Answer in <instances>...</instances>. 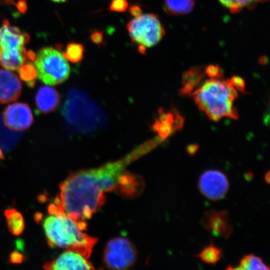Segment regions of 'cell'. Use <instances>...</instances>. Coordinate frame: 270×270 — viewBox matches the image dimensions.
<instances>
[{
	"mask_svg": "<svg viewBox=\"0 0 270 270\" xmlns=\"http://www.w3.org/2000/svg\"><path fill=\"white\" fill-rule=\"evenodd\" d=\"M156 146L152 140L116 162L70 173L61 183L56 199L69 217L87 226V221L105 204V193L115 190L128 166Z\"/></svg>",
	"mask_w": 270,
	"mask_h": 270,
	"instance_id": "6da1fadb",
	"label": "cell"
},
{
	"mask_svg": "<svg viewBox=\"0 0 270 270\" xmlns=\"http://www.w3.org/2000/svg\"><path fill=\"white\" fill-rule=\"evenodd\" d=\"M30 40L27 33H22L19 28L11 26L9 21L5 20L0 28V48L15 50L25 49V45Z\"/></svg>",
	"mask_w": 270,
	"mask_h": 270,
	"instance_id": "4fadbf2b",
	"label": "cell"
},
{
	"mask_svg": "<svg viewBox=\"0 0 270 270\" xmlns=\"http://www.w3.org/2000/svg\"><path fill=\"white\" fill-rule=\"evenodd\" d=\"M234 269L245 270H269L270 267L264 263L263 259L254 255L243 256L240 260L239 266Z\"/></svg>",
	"mask_w": 270,
	"mask_h": 270,
	"instance_id": "7402d4cb",
	"label": "cell"
},
{
	"mask_svg": "<svg viewBox=\"0 0 270 270\" xmlns=\"http://www.w3.org/2000/svg\"><path fill=\"white\" fill-rule=\"evenodd\" d=\"M44 269L53 270L94 269L88 258L73 250H66L55 260L47 262Z\"/></svg>",
	"mask_w": 270,
	"mask_h": 270,
	"instance_id": "8fae6325",
	"label": "cell"
},
{
	"mask_svg": "<svg viewBox=\"0 0 270 270\" xmlns=\"http://www.w3.org/2000/svg\"><path fill=\"white\" fill-rule=\"evenodd\" d=\"M269 0H219L222 5L228 9L232 13H237L245 9L252 10L260 3Z\"/></svg>",
	"mask_w": 270,
	"mask_h": 270,
	"instance_id": "44dd1931",
	"label": "cell"
},
{
	"mask_svg": "<svg viewBox=\"0 0 270 270\" xmlns=\"http://www.w3.org/2000/svg\"><path fill=\"white\" fill-rule=\"evenodd\" d=\"M90 40L95 45H101L103 42V31L100 30L93 31L92 34H91Z\"/></svg>",
	"mask_w": 270,
	"mask_h": 270,
	"instance_id": "f546056e",
	"label": "cell"
},
{
	"mask_svg": "<svg viewBox=\"0 0 270 270\" xmlns=\"http://www.w3.org/2000/svg\"><path fill=\"white\" fill-rule=\"evenodd\" d=\"M49 213L43 226L50 247L73 250L89 258L97 239L84 232L87 226L69 217L56 199Z\"/></svg>",
	"mask_w": 270,
	"mask_h": 270,
	"instance_id": "7a4b0ae2",
	"label": "cell"
},
{
	"mask_svg": "<svg viewBox=\"0 0 270 270\" xmlns=\"http://www.w3.org/2000/svg\"><path fill=\"white\" fill-rule=\"evenodd\" d=\"M200 191L203 196L212 201L224 199L229 190V183L225 174L221 171H206L200 176L199 181Z\"/></svg>",
	"mask_w": 270,
	"mask_h": 270,
	"instance_id": "ba28073f",
	"label": "cell"
},
{
	"mask_svg": "<svg viewBox=\"0 0 270 270\" xmlns=\"http://www.w3.org/2000/svg\"><path fill=\"white\" fill-rule=\"evenodd\" d=\"M264 180H265L267 183L270 184V170L267 172L265 175H264Z\"/></svg>",
	"mask_w": 270,
	"mask_h": 270,
	"instance_id": "e575fe53",
	"label": "cell"
},
{
	"mask_svg": "<svg viewBox=\"0 0 270 270\" xmlns=\"http://www.w3.org/2000/svg\"><path fill=\"white\" fill-rule=\"evenodd\" d=\"M260 62L262 65H265L268 62V59L265 57H263L260 58Z\"/></svg>",
	"mask_w": 270,
	"mask_h": 270,
	"instance_id": "8d00e7d4",
	"label": "cell"
},
{
	"mask_svg": "<svg viewBox=\"0 0 270 270\" xmlns=\"http://www.w3.org/2000/svg\"><path fill=\"white\" fill-rule=\"evenodd\" d=\"M205 73L212 79H220L223 76V71L221 70L220 66L219 65H211L207 66L205 69Z\"/></svg>",
	"mask_w": 270,
	"mask_h": 270,
	"instance_id": "4316f807",
	"label": "cell"
},
{
	"mask_svg": "<svg viewBox=\"0 0 270 270\" xmlns=\"http://www.w3.org/2000/svg\"><path fill=\"white\" fill-rule=\"evenodd\" d=\"M52 1L55 3H58V4H60V3H64L66 1H68V0H52Z\"/></svg>",
	"mask_w": 270,
	"mask_h": 270,
	"instance_id": "ab89813d",
	"label": "cell"
},
{
	"mask_svg": "<svg viewBox=\"0 0 270 270\" xmlns=\"http://www.w3.org/2000/svg\"><path fill=\"white\" fill-rule=\"evenodd\" d=\"M207 74L202 66H195L184 72L182 76L181 84L183 87L180 91L181 96L190 95L201 82Z\"/></svg>",
	"mask_w": 270,
	"mask_h": 270,
	"instance_id": "ac0fdd59",
	"label": "cell"
},
{
	"mask_svg": "<svg viewBox=\"0 0 270 270\" xmlns=\"http://www.w3.org/2000/svg\"><path fill=\"white\" fill-rule=\"evenodd\" d=\"M145 183L140 176L126 172L123 174L114 192L126 199H132L143 191Z\"/></svg>",
	"mask_w": 270,
	"mask_h": 270,
	"instance_id": "9a60e30c",
	"label": "cell"
},
{
	"mask_svg": "<svg viewBox=\"0 0 270 270\" xmlns=\"http://www.w3.org/2000/svg\"><path fill=\"white\" fill-rule=\"evenodd\" d=\"M5 156L4 153H3V151L2 150V149L0 148V160H4Z\"/></svg>",
	"mask_w": 270,
	"mask_h": 270,
	"instance_id": "f35d334b",
	"label": "cell"
},
{
	"mask_svg": "<svg viewBox=\"0 0 270 270\" xmlns=\"http://www.w3.org/2000/svg\"><path fill=\"white\" fill-rule=\"evenodd\" d=\"M128 7V0H111L109 9L111 12L123 13L127 11Z\"/></svg>",
	"mask_w": 270,
	"mask_h": 270,
	"instance_id": "484cf974",
	"label": "cell"
},
{
	"mask_svg": "<svg viewBox=\"0 0 270 270\" xmlns=\"http://www.w3.org/2000/svg\"><path fill=\"white\" fill-rule=\"evenodd\" d=\"M137 251L135 245L124 237H117L107 243L103 253V261L107 268L127 269L135 264Z\"/></svg>",
	"mask_w": 270,
	"mask_h": 270,
	"instance_id": "52a82bcc",
	"label": "cell"
},
{
	"mask_svg": "<svg viewBox=\"0 0 270 270\" xmlns=\"http://www.w3.org/2000/svg\"><path fill=\"white\" fill-rule=\"evenodd\" d=\"M22 84L17 74L0 69V104L12 102L20 97Z\"/></svg>",
	"mask_w": 270,
	"mask_h": 270,
	"instance_id": "5bb4252c",
	"label": "cell"
},
{
	"mask_svg": "<svg viewBox=\"0 0 270 270\" xmlns=\"http://www.w3.org/2000/svg\"><path fill=\"white\" fill-rule=\"evenodd\" d=\"M62 114L72 132L88 133L105 127L106 118L102 109L83 91H69Z\"/></svg>",
	"mask_w": 270,
	"mask_h": 270,
	"instance_id": "277c9868",
	"label": "cell"
},
{
	"mask_svg": "<svg viewBox=\"0 0 270 270\" xmlns=\"http://www.w3.org/2000/svg\"><path fill=\"white\" fill-rule=\"evenodd\" d=\"M201 224L213 236L224 239H229L234 232V225L226 210L206 211L203 213Z\"/></svg>",
	"mask_w": 270,
	"mask_h": 270,
	"instance_id": "9c48e42d",
	"label": "cell"
},
{
	"mask_svg": "<svg viewBox=\"0 0 270 270\" xmlns=\"http://www.w3.org/2000/svg\"><path fill=\"white\" fill-rule=\"evenodd\" d=\"M190 95L200 110L212 121L217 122L223 118L239 119V113L234 106L238 93L229 80H208Z\"/></svg>",
	"mask_w": 270,
	"mask_h": 270,
	"instance_id": "3957f363",
	"label": "cell"
},
{
	"mask_svg": "<svg viewBox=\"0 0 270 270\" xmlns=\"http://www.w3.org/2000/svg\"><path fill=\"white\" fill-rule=\"evenodd\" d=\"M130 13L133 17H138L139 16L142 15V10H141L140 6L135 5L130 7Z\"/></svg>",
	"mask_w": 270,
	"mask_h": 270,
	"instance_id": "4dcf8cb0",
	"label": "cell"
},
{
	"mask_svg": "<svg viewBox=\"0 0 270 270\" xmlns=\"http://www.w3.org/2000/svg\"><path fill=\"white\" fill-rule=\"evenodd\" d=\"M34 219H35L36 221H41L42 219V215L41 214L36 213L35 216H34Z\"/></svg>",
	"mask_w": 270,
	"mask_h": 270,
	"instance_id": "74e56055",
	"label": "cell"
},
{
	"mask_svg": "<svg viewBox=\"0 0 270 270\" xmlns=\"http://www.w3.org/2000/svg\"><path fill=\"white\" fill-rule=\"evenodd\" d=\"M84 45L77 43H71L67 45L65 52L62 54L66 60L72 63H77L84 60Z\"/></svg>",
	"mask_w": 270,
	"mask_h": 270,
	"instance_id": "cb8c5ba5",
	"label": "cell"
},
{
	"mask_svg": "<svg viewBox=\"0 0 270 270\" xmlns=\"http://www.w3.org/2000/svg\"><path fill=\"white\" fill-rule=\"evenodd\" d=\"M127 28L133 43L148 48L159 44L165 34L161 21L154 13L135 17L128 23Z\"/></svg>",
	"mask_w": 270,
	"mask_h": 270,
	"instance_id": "8992f818",
	"label": "cell"
},
{
	"mask_svg": "<svg viewBox=\"0 0 270 270\" xmlns=\"http://www.w3.org/2000/svg\"><path fill=\"white\" fill-rule=\"evenodd\" d=\"M264 122H265V124L267 125H270V108L268 115H266L265 118H264Z\"/></svg>",
	"mask_w": 270,
	"mask_h": 270,
	"instance_id": "d590c367",
	"label": "cell"
},
{
	"mask_svg": "<svg viewBox=\"0 0 270 270\" xmlns=\"http://www.w3.org/2000/svg\"><path fill=\"white\" fill-rule=\"evenodd\" d=\"M4 215L6 218L8 228L11 234L15 236H18L22 234L25 227L22 214L15 208H9L5 210Z\"/></svg>",
	"mask_w": 270,
	"mask_h": 270,
	"instance_id": "ffe728a7",
	"label": "cell"
},
{
	"mask_svg": "<svg viewBox=\"0 0 270 270\" xmlns=\"http://www.w3.org/2000/svg\"><path fill=\"white\" fill-rule=\"evenodd\" d=\"M34 65L38 79L47 85L63 84L70 75V67L62 53L52 47H45L37 54Z\"/></svg>",
	"mask_w": 270,
	"mask_h": 270,
	"instance_id": "5b68a950",
	"label": "cell"
},
{
	"mask_svg": "<svg viewBox=\"0 0 270 270\" xmlns=\"http://www.w3.org/2000/svg\"><path fill=\"white\" fill-rule=\"evenodd\" d=\"M200 146L198 144H191L186 147L187 153L190 156H194L199 151Z\"/></svg>",
	"mask_w": 270,
	"mask_h": 270,
	"instance_id": "1f68e13d",
	"label": "cell"
},
{
	"mask_svg": "<svg viewBox=\"0 0 270 270\" xmlns=\"http://www.w3.org/2000/svg\"><path fill=\"white\" fill-rule=\"evenodd\" d=\"M19 70L21 79L25 82L29 87L33 88L35 85L37 77L35 66L31 63H26L21 66Z\"/></svg>",
	"mask_w": 270,
	"mask_h": 270,
	"instance_id": "d4e9b609",
	"label": "cell"
},
{
	"mask_svg": "<svg viewBox=\"0 0 270 270\" xmlns=\"http://www.w3.org/2000/svg\"><path fill=\"white\" fill-rule=\"evenodd\" d=\"M195 0H165L164 9L169 15L189 14L194 10Z\"/></svg>",
	"mask_w": 270,
	"mask_h": 270,
	"instance_id": "d6986e66",
	"label": "cell"
},
{
	"mask_svg": "<svg viewBox=\"0 0 270 270\" xmlns=\"http://www.w3.org/2000/svg\"><path fill=\"white\" fill-rule=\"evenodd\" d=\"M25 260V256L20 251H14L10 254V261L13 264L22 263Z\"/></svg>",
	"mask_w": 270,
	"mask_h": 270,
	"instance_id": "f1b7e54d",
	"label": "cell"
},
{
	"mask_svg": "<svg viewBox=\"0 0 270 270\" xmlns=\"http://www.w3.org/2000/svg\"><path fill=\"white\" fill-rule=\"evenodd\" d=\"M27 55L25 49L23 50H5L0 48V65L9 70H19L26 63Z\"/></svg>",
	"mask_w": 270,
	"mask_h": 270,
	"instance_id": "e0dca14e",
	"label": "cell"
},
{
	"mask_svg": "<svg viewBox=\"0 0 270 270\" xmlns=\"http://www.w3.org/2000/svg\"><path fill=\"white\" fill-rule=\"evenodd\" d=\"M222 251L223 250L220 248L211 243V245L206 247L197 256L205 263L215 265L220 260Z\"/></svg>",
	"mask_w": 270,
	"mask_h": 270,
	"instance_id": "603a6c76",
	"label": "cell"
},
{
	"mask_svg": "<svg viewBox=\"0 0 270 270\" xmlns=\"http://www.w3.org/2000/svg\"><path fill=\"white\" fill-rule=\"evenodd\" d=\"M229 82L235 90L243 93H247L245 90V82L242 78L234 76L230 80H229Z\"/></svg>",
	"mask_w": 270,
	"mask_h": 270,
	"instance_id": "83f0119b",
	"label": "cell"
},
{
	"mask_svg": "<svg viewBox=\"0 0 270 270\" xmlns=\"http://www.w3.org/2000/svg\"><path fill=\"white\" fill-rule=\"evenodd\" d=\"M3 118L5 126L14 131L28 129L33 122L31 109L28 104L25 103H16L8 106Z\"/></svg>",
	"mask_w": 270,
	"mask_h": 270,
	"instance_id": "30bf717a",
	"label": "cell"
},
{
	"mask_svg": "<svg viewBox=\"0 0 270 270\" xmlns=\"http://www.w3.org/2000/svg\"><path fill=\"white\" fill-rule=\"evenodd\" d=\"M184 120L176 109L165 112L162 109L159 110V118L155 120L152 126L153 130L159 133L160 137L166 140L176 131L182 129Z\"/></svg>",
	"mask_w": 270,
	"mask_h": 270,
	"instance_id": "7c38bea8",
	"label": "cell"
},
{
	"mask_svg": "<svg viewBox=\"0 0 270 270\" xmlns=\"http://www.w3.org/2000/svg\"><path fill=\"white\" fill-rule=\"evenodd\" d=\"M138 52L141 53V54H145L146 53V47L143 46V45H140L138 47Z\"/></svg>",
	"mask_w": 270,
	"mask_h": 270,
	"instance_id": "836d02e7",
	"label": "cell"
},
{
	"mask_svg": "<svg viewBox=\"0 0 270 270\" xmlns=\"http://www.w3.org/2000/svg\"><path fill=\"white\" fill-rule=\"evenodd\" d=\"M26 55H27V58L29 59V60L31 61L35 60L36 55L35 53L33 52V51H28V52H26Z\"/></svg>",
	"mask_w": 270,
	"mask_h": 270,
	"instance_id": "d6a6232c",
	"label": "cell"
},
{
	"mask_svg": "<svg viewBox=\"0 0 270 270\" xmlns=\"http://www.w3.org/2000/svg\"><path fill=\"white\" fill-rule=\"evenodd\" d=\"M61 101L60 93L52 87L42 86L37 92L35 101L37 108L42 113H49L58 108Z\"/></svg>",
	"mask_w": 270,
	"mask_h": 270,
	"instance_id": "2e32d148",
	"label": "cell"
}]
</instances>
